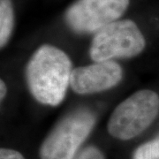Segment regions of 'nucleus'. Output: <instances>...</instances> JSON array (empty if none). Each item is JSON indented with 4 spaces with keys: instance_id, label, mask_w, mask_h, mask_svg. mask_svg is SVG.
<instances>
[{
    "instance_id": "obj_11",
    "label": "nucleus",
    "mask_w": 159,
    "mask_h": 159,
    "mask_svg": "<svg viewBox=\"0 0 159 159\" xmlns=\"http://www.w3.org/2000/svg\"><path fill=\"white\" fill-rule=\"evenodd\" d=\"M0 88H1V89H0V94H1V100H3L5 97H6V92H7V89H6V83L1 80V81H0Z\"/></svg>"
},
{
    "instance_id": "obj_2",
    "label": "nucleus",
    "mask_w": 159,
    "mask_h": 159,
    "mask_svg": "<svg viewBox=\"0 0 159 159\" xmlns=\"http://www.w3.org/2000/svg\"><path fill=\"white\" fill-rule=\"evenodd\" d=\"M159 113V97L144 89L119 103L110 117L109 134L119 140H130L152 124Z\"/></svg>"
},
{
    "instance_id": "obj_4",
    "label": "nucleus",
    "mask_w": 159,
    "mask_h": 159,
    "mask_svg": "<svg viewBox=\"0 0 159 159\" xmlns=\"http://www.w3.org/2000/svg\"><path fill=\"white\" fill-rule=\"evenodd\" d=\"M96 123L87 109L68 114L52 129L40 148L41 159H73Z\"/></svg>"
},
{
    "instance_id": "obj_1",
    "label": "nucleus",
    "mask_w": 159,
    "mask_h": 159,
    "mask_svg": "<svg viewBox=\"0 0 159 159\" xmlns=\"http://www.w3.org/2000/svg\"><path fill=\"white\" fill-rule=\"evenodd\" d=\"M72 72L68 56L55 46L44 44L31 56L25 75L29 91L38 102L57 106L66 97Z\"/></svg>"
},
{
    "instance_id": "obj_8",
    "label": "nucleus",
    "mask_w": 159,
    "mask_h": 159,
    "mask_svg": "<svg viewBox=\"0 0 159 159\" xmlns=\"http://www.w3.org/2000/svg\"><path fill=\"white\" fill-rule=\"evenodd\" d=\"M133 159H159V136L138 147Z\"/></svg>"
},
{
    "instance_id": "obj_3",
    "label": "nucleus",
    "mask_w": 159,
    "mask_h": 159,
    "mask_svg": "<svg viewBox=\"0 0 159 159\" xmlns=\"http://www.w3.org/2000/svg\"><path fill=\"white\" fill-rule=\"evenodd\" d=\"M145 44L144 36L135 22L131 20H116L96 32L89 55L95 62L129 58L139 55Z\"/></svg>"
},
{
    "instance_id": "obj_5",
    "label": "nucleus",
    "mask_w": 159,
    "mask_h": 159,
    "mask_svg": "<svg viewBox=\"0 0 159 159\" xmlns=\"http://www.w3.org/2000/svg\"><path fill=\"white\" fill-rule=\"evenodd\" d=\"M130 0H76L66 11L65 20L76 33L97 32L118 20Z\"/></svg>"
},
{
    "instance_id": "obj_6",
    "label": "nucleus",
    "mask_w": 159,
    "mask_h": 159,
    "mask_svg": "<svg viewBox=\"0 0 159 159\" xmlns=\"http://www.w3.org/2000/svg\"><path fill=\"white\" fill-rule=\"evenodd\" d=\"M123 78V70L115 61L97 62L87 66L74 68L70 85L80 95L94 94L116 86Z\"/></svg>"
},
{
    "instance_id": "obj_9",
    "label": "nucleus",
    "mask_w": 159,
    "mask_h": 159,
    "mask_svg": "<svg viewBox=\"0 0 159 159\" xmlns=\"http://www.w3.org/2000/svg\"><path fill=\"white\" fill-rule=\"evenodd\" d=\"M73 159H104V156L100 149L90 146L80 151Z\"/></svg>"
},
{
    "instance_id": "obj_7",
    "label": "nucleus",
    "mask_w": 159,
    "mask_h": 159,
    "mask_svg": "<svg viewBox=\"0 0 159 159\" xmlns=\"http://www.w3.org/2000/svg\"><path fill=\"white\" fill-rule=\"evenodd\" d=\"M14 26V11L11 0H0V46L3 48L11 37Z\"/></svg>"
},
{
    "instance_id": "obj_10",
    "label": "nucleus",
    "mask_w": 159,
    "mask_h": 159,
    "mask_svg": "<svg viewBox=\"0 0 159 159\" xmlns=\"http://www.w3.org/2000/svg\"><path fill=\"white\" fill-rule=\"evenodd\" d=\"M0 159H25L20 152L13 149L1 148L0 150Z\"/></svg>"
}]
</instances>
